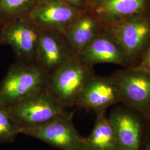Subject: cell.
I'll return each mask as SVG.
<instances>
[{
  "mask_svg": "<svg viewBox=\"0 0 150 150\" xmlns=\"http://www.w3.org/2000/svg\"><path fill=\"white\" fill-rule=\"evenodd\" d=\"M50 77L36 64L17 62L12 64L0 83V105L10 107L47 90Z\"/></svg>",
  "mask_w": 150,
  "mask_h": 150,
  "instance_id": "cell-1",
  "label": "cell"
},
{
  "mask_svg": "<svg viewBox=\"0 0 150 150\" xmlns=\"http://www.w3.org/2000/svg\"><path fill=\"white\" fill-rule=\"evenodd\" d=\"M94 75L93 67L83 64L77 56H72L50 75L47 91L64 107L74 106L86 83Z\"/></svg>",
  "mask_w": 150,
  "mask_h": 150,
  "instance_id": "cell-2",
  "label": "cell"
},
{
  "mask_svg": "<svg viewBox=\"0 0 150 150\" xmlns=\"http://www.w3.org/2000/svg\"><path fill=\"white\" fill-rule=\"evenodd\" d=\"M6 108L20 131L42 125L70 112L47 90Z\"/></svg>",
  "mask_w": 150,
  "mask_h": 150,
  "instance_id": "cell-3",
  "label": "cell"
},
{
  "mask_svg": "<svg viewBox=\"0 0 150 150\" xmlns=\"http://www.w3.org/2000/svg\"><path fill=\"white\" fill-rule=\"evenodd\" d=\"M105 26L122 49L132 67H136L150 44V12Z\"/></svg>",
  "mask_w": 150,
  "mask_h": 150,
  "instance_id": "cell-4",
  "label": "cell"
},
{
  "mask_svg": "<svg viewBox=\"0 0 150 150\" xmlns=\"http://www.w3.org/2000/svg\"><path fill=\"white\" fill-rule=\"evenodd\" d=\"M107 117L120 150H141L148 125L144 114L120 103Z\"/></svg>",
  "mask_w": 150,
  "mask_h": 150,
  "instance_id": "cell-5",
  "label": "cell"
},
{
  "mask_svg": "<svg viewBox=\"0 0 150 150\" xmlns=\"http://www.w3.org/2000/svg\"><path fill=\"white\" fill-rule=\"evenodd\" d=\"M121 103L144 114L150 111V74L136 67L125 68L111 75Z\"/></svg>",
  "mask_w": 150,
  "mask_h": 150,
  "instance_id": "cell-6",
  "label": "cell"
},
{
  "mask_svg": "<svg viewBox=\"0 0 150 150\" xmlns=\"http://www.w3.org/2000/svg\"><path fill=\"white\" fill-rule=\"evenodd\" d=\"M74 112L56 118L42 125L22 129L23 134L40 139L61 150H74L85 137L81 136L73 123Z\"/></svg>",
  "mask_w": 150,
  "mask_h": 150,
  "instance_id": "cell-7",
  "label": "cell"
},
{
  "mask_svg": "<svg viewBox=\"0 0 150 150\" xmlns=\"http://www.w3.org/2000/svg\"><path fill=\"white\" fill-rule=\"evenodd\" d=\"M82 11L59 0H38L27 17L39 31L63 35Z\"/></svg>",
  "mask_w": 150,
  "mask_h": 150,
  "instance_id": "cell-8",
  "label": "cell"
},
{
  "mask_svg": "<svg viewBox=\"0 0 150 150\" xmlns=\"http://www.w3.org/2000/svg\"><path fill=\"white\" fill-rule=\"evenodd\" d=\"M0 29L5 45L11 46L17 62L36 64L39 30L28 17L7 23Z\"/></svg>",
  "mask_w": 150,
  "mask_h": 150,
  "instance_id": "cell-9",
  "label": "cell"
},
{
  "mask_svg": "<svg viewBox=\"0 0 150 150\" xmlns=\"http://www.w3.org/2000/svg\"><path fill=\"white\" fill-rule=\"evenodd\" d=\"M120 103L121 97L112 77L94 75L83 87L76 106L97 113L106 112L108 107Z\"/></svg>",
  "mask_w": 150,
  "mask_h": 150,
  "instance_id": "cell-10",
  "label": "cell"
},
{
  "mask_svg": "<svg viewBox=\"0 0 150 150\" xmlns=\"http://www.w3.org/2000/svg\"><path fill=\"white\" fill-rule=\"evenodd\" d=\"M81 63L93 67L99 64H112L132 67L129 59L106 27L98 33L79 55Z\"/></svg>",
  "mask_w": 150,
  "mask_h": 150,
  "instance_id": "cell-11",
  "label": "cell"
},
{
  "mask_svg": "<svg viewBox=\"0 0 150 150\" xmlns=\"http://www.w3.org/2000/svg\"><path fill=\"white\" fill-rule=\"evenodd\" d=\"M72 56L62 35L39 31L36 64L49 75L58 70Z\"/></svg>",
  "mask_w": 150,
  "mask_h": 150,
  "instance_id": "cell-12",
  "label": "cell"
},
{
  "mask_svg": "<svg viewBox=\"0 0 150 150\" xmlns=\"http://www.w3.org/2000/svg\"><path fill=\"white\" fill-rule=\"evenodd\" d=\"M105 25L90 9L81 12L62 35L71 54L79 56Z\"/></svg>",
  "mask_w": 150,
  "mask_h": 150,
  "instance_id": "cell-13",
  "label": "cell"
},
{
  "mask_svg": "<svg viewBox=\"0 0 150 150\" xmlns=\"http://www.w3.org/2000/svg\"><path fill=\"white\" fill-rule=\"evenodd\" d=\"M90 9L107 26L150 12V0H96Z\"/></svg>",
  "mask_w": 150,
  "mask_h": 150,
  "instance_id": "cell-14",
  "label": "cell"
},
{
  "mask_svg": "<svg viewBox=\"0 0 150 150\" xmlns=\"http://www.w3.org/2000/svg\"><path fill=\"white\" fill-rule=\"evenodd\" d=\"M85 138L98 150H121L105 111L96 113L91 134Z\"/></svg>",
  "mask_w": 150,
  "mask_h": 150,
  "instance_id": "cell-15",
  "label": "cell"
},
{
  "mask_svg": "<svg viewBox=\"0 0 150 150\" xmlns=\"http://www.w3.org/2000/svg\"><path fill=\"white\" fill-rule=\"evenodd\" d=\"M38 0H0V27L27 17Z\"/></svg>",
  "mask_w": 150,
  "mask_h": 150,
  "instance_id": "cell-16",
  "label": "cell"
},
{
  "mask_svg": "<svg viewBox=\"0 0 150 150\" xmlns=\"http://www.w3.org/2000/svg\"><path fill=\"white\" fill-rule=\"evenodd\" d=\"M18 134L19 129L11 118L7 108L0 105V144L13 142Z\"/></svg>",
  "mask_w": 150,
  "mask_h": 150,
  "instance_id": "cell-17",
  "label": "cell"
},
{
  "mask_svg": "<svg viewBox=\"0 0 150 150\" xmlns=\"http://www.w3.org/2000/svg\"><path fill=\"white\" fill-rule=\"evenodd\" d=\"M65 4L75 8L76 9L83 11L90 9L91 0H59Z\"/></svg>",
  "mask_w": 150,
  "mask_h": 150,
  "instance_id": "cell-18",
  "label": "cell"
},
{
  "mask_svg": "<svg viewBox=\"0 0 150 150\" xmlns=\"http://www.w3.org/2000/svg\"><path fill=\"white\" fill-rule=\"evenodd\" d=\"M134 67L150 74V44L144 52L139 64Z\"/></svg>",
  "mask_w": 150,
  "mask_h": 150,
  "instance_id": "cell-19",
  "label": "cell"
},
{
  "mask_svg": "<svg viewBox=\"0 0 150 150\" xmlns=\"http://www.w3.org/2000/svg\"><path fill=\"white\" fill-rule=\"evenodd\" d=\"M141 150H150V122L149 121Z\"/></svg>",
  "mask_w": 150,
  "mask_h": 150,
  "instance_id": "cell-20",
  "label": "cell"
},
{
  "mask_svg": "<svg viewBox=\"0 0 150 150\" xmlns=\"http://www.w3.org/2000/svg\"><path fill=\"white\" fill-rule=\"evenodd\" d=\"M74 150H98L93 145L90 144L86 141V138L84 141L79 145Z\"/></svg>",
  "mask_w": 150,
  "mask_h": 150,
  "instance_id": "cell-21",
  "label": "cell"
},
{
  "mask_svg": "<svg viewBox=\"0 0 150 150\" xmlns=\"http://www.w3.org/2000/svg\"><path fill=\"white\" fill-rule=\"evenodd\" d=\"M5 45V42H4V38L2 36V32L0 29V45Z\"/></svg>",
  "mask_w": 150,
  "mask_h": 150,
  "instance_id": "cell-22",
  "label": "cell"
},
{
  "mask_svg": "<svg viewBox=\"0 0 150 150\" xmlns=\"http://www.w3.org/2000/svg\"><path fill=\"white\" fill-rule=\"evenodd\" d=\"M146 118L147 119L148 121L150 122V111H149V112L147 113V115H146Z\"/></svg>",
  "mask_w": 150,
  "mask_h": 150,
  "instance_id": "cell-23",
  "label": "cell"
},
{
  "mask_svg": "<svg viewBox=\"0 0 150 150\" xmlns=\"http://www.w3.org/2000/svg\"><path fill=\"white\" fill-rule=\"evenodd\" d=\"M96 1V0H91V4L92 2H94V1Z\"/></svg>",
  "mask_w": 150,
  "mask_h": 150,
  "instance_id": "cell-24",
  "label": "cell"
}]
</instances>
